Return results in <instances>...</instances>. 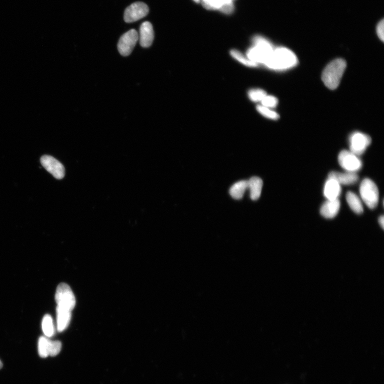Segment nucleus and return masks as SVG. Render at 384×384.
Segmentation results:
<instances>
[{"label": "nucleus", "mask_w": 384, "mask_h": 384, "mask_svg": "<svg viewBox=\"0 0 384 384\" xmlns=\"http://www.w3.org/2000/svg\"><path fill=\"white\" fill-rule=\"evenodd\" d=\"M266 95L265 91L259 89H252L248 93L250 99L254 102H261Z\"/></svg>", "instance_id": "nucleus-23"}, {"label": "nucleus", "mask_w": 384, "mask_h": 384, "mask_svg": "<svg viewBox=\"0 0 384 384\" xmlns=\"http://www.w3.org/2000/svg\"><path fill=\"white\" fill-rule=\"evenodd\" d=\"M231 56L236 59L237 61L243 65L251 67H255L258 66L257 64L251 61L250 59L246 58L243 54L237 50H232L231 51Z\"/></svg>", "instance_id": "nucleus-21"}, {"label": "nucleus", "mask_w": 384, "mask_h": 384, "mask_svg": "<svg viewBox=\"0 0 384 384\" xmlns=\"http://www.w3.org/2000/svg\"><path fill=\"white\" fill-rule=\"evenodd\" d=\"M253 43L254 46L248 51V58L256 64L265 65L274 50L272 44L260 36H255Z\"/></svg>", "instance_id": "nucleus-2"}, {"label": "nucleus", "mask_w": 384, "mask_h": 384, "mask_svg": "<svg viewBox=\"0 0 384 384\" xmlns=\"http://www.w3.org/2000/svg\"><path fill=\"white\" fill-rule=\"evenodd\" d=\"M328 178L334 179L341 185L355 184L358 182L359 179L356 172L348 171L345 172L332 171L329 173Z\"/></svg>", "instance_id": "nucleus-12"}, {"label": "nucleus", "mask_w": 384, "mask_h": 384, "mask_svg": "<svg viewBox=\"0 0 384 384\" xmlns=\"http://www.w3.org/2000/svg\"><path fill=\"white\" fill-rule=\"evenodd\" d=\"M346 200L351 209L357 214H361L364 212V207L362 202L358 196L352 192H348L346 196Z\"/></svg>", "instance_id": "nucleus-17"}, {"label": "nucleus", "mask_w": 384, "mask_h": 384, "mask_svg": "<svg viewBox=\"0 0 384 384\" xmlns=\"http://www.w3.org/2000/svg\"><path fill=\"white\" fill-rule=\"evenodd\" d=\"M379 222L381 225V227L383 229H384V216H381L379 218Z\"/></svg>", "instance_id": "nucleus-29"}, {"label": "nucleus", "mask_w": 384, "mask_h": 384, "mask_svg": "<svg viewBox=\"0 0 384 384\" xmlns=\"http://www.w3.org/2000/svg\"><path fill=\"white\" fill-rule=\"evenodd\" d=\"M42 166L57 179H61L65 176L64 165L54 157L43 155L40 160Z\"/></svg>", "instance_id": "nucleus-10"}, {"label": "nucleus", "mask_w": 384, "mask_h": 384, "mask_svg": "<svg viewBox=\"0 0 384 384\" xmlns=\"http://www.w3.org/2000/svg\"><path fill=\"white\" fill-rule=\"evenodd\" d=\"M2 366H3L2 363L1 361V360H0V369L2 368Z\"/></svg>", "instance_id": "nucleus-30"}, {"label": "nucleus", "mask_w": 384, "mask_h": 384, "mask_svg": "<svg viewBox=\"0 0 384 384\" xmlns=\"http://www.w3.org/2000/svg\"><path fill=\"white\" fill-rule=\"evenodd\" d=\"M42 328L43 333L47 337L53 336L55 333L53 319L51 316L46 314L44 316L42 322Z\"/></svg>", "instance_id": "nucleus-19"}, {"label": "nucleus", "mask_w": 384, "mask_h": 384, "mask_svg": "<svg viewBox=\"0 0 384 384\" xmlns=\"http://www.w3.org/2000/svg\"><path fill=\"white\" fill-rule=\"evenodd\" d=\"M138 35L135 29H131L121 37L118 44V49L120 54L127 56L131 53L139 40Z\"/></svg>", "instance_id": "nucleus-8"}, {"label": "nucleus", "mask_w": 384, "mask_h": 384, "mask_svg": "<svg viewBox=\"0 0 384 384\" xmlns=\"http://www.w3.org/2000/svg\"><path fill=\"white\" fill-rule=\"evenodd\" d=\"M193 1L196 3H199L200 2V0H193Z\"/></svg>", "instance_id": "nucleus-31"}, {"label": "nucleus", "mask_w": 384, "mask_h": 384, "mask_svg": "<svg viewBox=\"0 0 384 384\" xmlns=\"http://www.w3.org/2000/svg\"><path fill=\"white\" fill-rule=\"evenodd\" d=\"M51 341L48 337L42 336L38 342V352L40 357L46 358L49 356Z\"/></svg>", "instance_id": "nucleus-20"}, {"label": "nucleus", "mask_w": 384, "mask_h": 384, "mask_svg": "<svg viewBox=\"0 0 384 384\" xmlns=\"http://www.w3.org/2000/svg\"><path fill=\"white\" fill-rule=\"evenodd\" d=\"M384 20L383 19L381 20L379 24L378 25L377 28V34L379 37V38L382 41H384Z\"/></svg>", "instance_id": "nucleus-28"}, {"label": "nucleus", "mask_w": 384, "mask_h": 384, "mask_svg": "<svg viewBox=\"0 0 384 384\" xmlns=\"http://www.w3.org/2000/svg\"><path fill=\"white\" fill-rule=\"evenodd\" d=\"M341 192V185L334 179L328 178L323 190L324 196L327 200L338 199Z\"/></svg>", "instance_id": "nucleus-13"}, {"label": "nucleus", "mask_w": 384, "mask_h": 384, "mask_svg": "<svg viewBox=\"0 0 384 384\" xmlns=\"http://www.w3.org/2000/svg\"><path fill=\"white\" fill-rule=\"evenodd\" d=\"M346 67L344 59H337L330 63L324 70L322 79L329 89L334 90L340 85Z\"/></svg>", "instance_id": "nucleus-3"}, {"label": "nucleus", "mask_w": 384, "mask_h": 384, "mask_svg": "<svg viewBox=\"0 0 384 384\" xmlns=\"http://www.w3.org/2000/svg\"><path fill=\"white\" fill-rule=\"evenodd\" d=\"M297 63V58L292 51L281 47L274 50L265 65L270 69L284 70L295 66Z\"/></svg>", "instance_id": "nucleus-1"}, {"label": "nucleus", "mask_w": 384, "mask_h": 384, "mask_svg": "<svg viewBox=\"0 0 384 384\" xmlns=\"http://www.w3.org/2000/svg\"><path fill=\"white\" fill-rule=\"evenodd\" d=\"M248 188L250 190L252 200H257L260 197L263 185L262 180L258 177H253L248 180Z\"/></svg>", "instance_id": "nucleus-16"}, {"label": "nucleus", "mask_w": 384, "mask_h": 384, "mask_svg": "<svg viewBox=\"0 0 384 384\" xmlns=\"http://www.w3.org/2000/svg\"><path fill=\"white\" fill-rule=\"evenodd\" d=\"M235 10L233 3L225 4L222 6L220 11L225 14H231Z\"/></svg>", "instance_id": "nucleus-27"}, {"label": "nucleus", "mask_w": 384, "mask_h": 384, "mask_svg": "<svg viewBox=\"0 0 384 384\" xmlns=\"http://www.w3.org/2000/svg\"><path fill=\"white\" fill-rule=\"evenodd\" d=\"M257 109L261 115L268 119L277 120L279 118V116H278L276 112L270 110L269 108L263 107L262 105L261 106L259 105Z\"/></svg>", "instance_id": "nucleus-24"}, {"label": "nucleus", "mask_w": 384, "mask_h": 384, "mask_svg": "<svg viewBox=\"0 0 384 384\" xmlns=\"http://www.w3.org/2000/svg\"><path fill=\"white\" fill-rule=\"evenodd\" d=\"M62 349V343L59 341H51L49 356L55 357Z\"/></svg>", "instance_id": "nucleus-26"}, {"label": "nucleus", "mask_w": 384, "mask_h": 384, "mask_svg": "<svg viewBox=\"0 0 384 384\" xmlns=\"http://www.w3.org/2000/svg\"><path fill=\"white\" fill-rule=\"evenodd\" d=\"M340 208L341 202L338 199L327 200L321 207L320 213L323 217L332 219L337 215Z\"/></svg>", "instance_id": "nucleus-14"}, {"label": "nucleus", "mask_w": 384, "mask_h": 384, "mask_svg": "<svg viewBox=\"0 0 384 384\" xmlns=\"http://www.w3.org/2000/svg\"><path fill=\"white\" fill-rule=\"evenodd\" d=\"M148 12V7L145 3L140 2L134 3L126 9L125 20L129 23L136 21L147 16Z\"/></svg>", "instance_id": "nucleus-9"}, {"label": "nucleus", "mask_w": 384, "mask_h": 384, "mask_svg": "<svg viewBox=\"0 0 384 384\" xmlns=\"http://www.w3.org/2000/svg\"><path fill=\"white\" fill-rule=\"evenodd\" d=\"M248 188V180H242L235 183L231 187L230 194L233 199L240 200L243 198Z\"/></svg>", "instance_id": "nucleus-18"}, {"label": "nucleus", "mask_w": 384, "mask_h": 384, "mask_svg": "<svg viewBox=\"0 0 384 384\" xmlns=\"http://www.w3.org/2000/svg\"><path fill=\"white\" fill-rule=\"evenodd\" d=\"M360 194L368 208L373 209L377 207L379 202V191L372 180L365 178L363 180L360 186Z\"/></svg>", "instance_id": "nucleus-4"}, {"label": "nucleus", "mask_w": 384, "mask_h": 384, "mask_svg": "<svg viewBox=\"0 0 384 384\" xmlns=\"http://www.w3.org/2000/svg\"><path fill=\"white\" fill-rule=\"evenodd\" d=\"M338 162L341 167L348 172H356L363 167V161L359 156L350 150H343L339 154Z\"/></svg>", "instance_id": "nucleus-6"}, {"label": "nucleus", "mask_w": 384, "mask_h": 384, "mask_svg": "<svg viewBox=\"0 0 384 384\" xmlns=\"http://www.w3.org/2000/svg\"><path fill=\"white\" fill-rule=\"evenodd\" d=\"M57 323L58 332H62L69 326L71 320L72 313L70 311L57 307Z\"/></svg>", "instance_id": "nucleus-15"}, {"label": "nucleus", "mask_w": 384, "mask_h": 384, "mask_svg": "<svg viewBox=\"0 0 384 384\" xmlns=\"http://www.w3.org/2000/svg\"><path fill=\"white\" fill-rule=\"evenodd\" d=\"M203 6L208 10H220L224 3L222 0H201Z\"/></svg>", "instance_id": "nucleus-22"}, {"label": "nucleus", "mask_w": 384, "mask_h": 384, "mask_svg": "<svg viewBox=\"0 0 384 384\" xmlns=\"http://www.w3.org/2000/svg\"><path fill=\"white\" fill-rule=\"evenodd\" d=\"M55 300L57 306L72 311L76 304V300L70 286L66 283H60L56 290Z\"/></svg>", "instance_id": "nucleus-5"}, {"label": "nucleus", "mask_w": 384, "mask_h": 384, "mask_svg": "<svg viewBox=\"0 0 384 384\" xmlns=\"http://www.w3.org/2000/svg\"><path fill=\"white\" fill-rule=\"evenodd\" d=\"M139 40L141 46L148 48L151 46L154 37L152 25L148 21L143 22L140 27Z\"/></svg>", "instance_id": "nucleus-11"}, {"label": "nucleus", "mask_w": 384, "mask_h": 384, "mask_svg": "<svg viewBox=\"0 0 384 384\" xmlns=\"http://www.w3.org/2000/svg\"><path fill=\"white\" fill-rule=\"evenodd\" d=\"M261 102L262 106L269 109L276 107L278 104L277 99L273 96L266 95Z\"/></svg>", "instance_id": "nucleus-25"}, {"label": "nucleus", "mask_w": 384, "mask_h": 384, "mask_svg": "<svg viewBox=\"0 0 384 384\" xmlns=\"http://www.w3.org/2000/svg\"><path fill=\"white\" fill-rule=\"evenodd\" d=\"M349 141L350 151L360 156L364 154L371 145L372 139L366 134L356 132L351 135Z\"/></svg>", "instance_id": "nucleus-7"}]
</instances>
